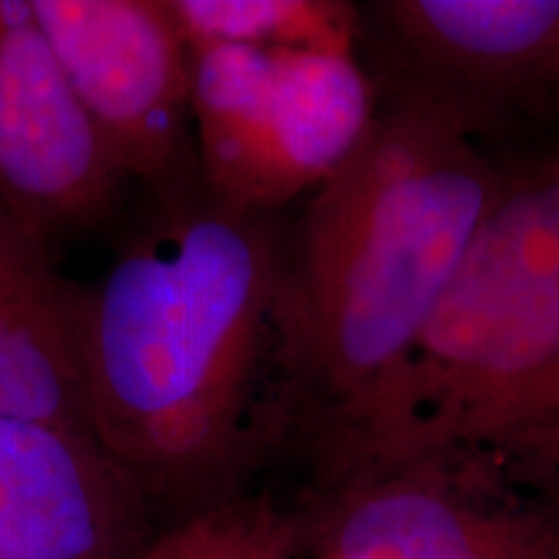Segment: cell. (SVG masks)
I'll return each instance as SVG.
<instances>
[{
	"instance_id": "6da1fadb",
	"label": "cell",
	"mask_w": 559,
	"mask_h": 559,
	"mask_svg": "<svg viewBox=\"0 0 559 559\" xmlns=\"http://www.w3.org/2000/svg\"><path fill=\"white\" fill-rule=\"evenodd\" d=\"M283 234L275 215L223 205L198 181L153 198L88 288L91 436L169 523L239 498L283 443Z\"/></svg>"
},
{
	"instance_id": "7a4b0ae2",
	"label": "cell",
	"mask_w": 559,
	"mask_h": 559,
	"mask_svg": "<svg viewBox=\"0 0 559 559\" xmlns=\"http://www.w3.org/2000/svg\"><path fill=\"white\" fill-rule=\"evenodd\" d=\"M506 166L459 115L400 91L283 234L277 419L317 456L373 404L498 200Z\"/></svg>"
},
{
	"instance_id": "3957f363",
	"label": "cell",
	"mask_w": 559,
	"mask_h": 559,
	"mask_svg": "<svg viewBox=\"0 0 559 559\" xmlns=\"http://www.w3.org/2000/svg\"><path fill=\"white\" fill-rule=\"evenodd\" d=\"M317 487L412 466L559 485V151L508 169L407 362L311 456Z\"/></svg>"
},
{
	"instance_id": "277c9868",
	"label": "cell",
	"mask_w": 559,
	"mask_h": 559,
	"mask_svg": "<svg viewBox=\"0 0 559 559\" xmlns=\"http://www.w3.org/2000/svg\"><path fill=\"white\" fill-rule=\"evenodd\" d=\"M379 111L355 52L192 50V122L205 190L254 215L313 192L342 169Z\"/></svg>"
},
{
	"instance_id": "5b68a950",
	"label": "cell",
	"mask_w": 559,
	"mask_h": 559,
	"mask_svg": "<svg viewBox=\"0 0 559 559\" xmlns=\"http://www.w3.org/2000/svg\"><path fill=\"white\" fill-rule=\"evenodd\" d=\"M32 9L128 179L153 198L202 181L192 50L169 0H32Z\"/></svg>"
},
{
	"instance_id": "8992f818",
	"label": "cell",
	"mask_w": 559,
	"mask_h": 559,
	"mask_svg": "<svg viewBox=\"0 0 559 559\" xmlns=\"http://www.w3.org/2000/svg\"><path fill=\"white\" fill-rule=\"evenodd\" d=\"M481 474L412 466L313 489L293 510L321 559H559V500L528 502Z\"/></svg>"
},
{
	"instance_id": "52a82bcc",
	"label": "cell",
	"mask_w": 559,
	"mask_h": 559,
	"mask_svg": "<svg viewBox=\"0 0 559 559\" xmlns=\"http://www.w3.org/2000/svg\"><path fill=\"white\" fill-rule=\"evenodd\" d=\"M128 181L55 58L32 0H0V205L52 243L107 218Z\"/></svg>"
},
{
	"instance_id": "ba28073f",
	"label": "cell",
	"mask_w": 559,
	"mask_h": 559,
	"mask_svg": "<svg viewBox=\"0 0 559 559\" xmlns=\"http://www.w3.org/2000/svg\"><path fill=\"white\" fill-rule=\"evenodd\" d=\"M370 11L407 70L400 91L474 130L508 104L559 88V0H386Z\"/></svg>"
},
{
	"instance_id": "9c48e42d",
	"label": "cell",
	"mask_w": 559,
	"mask_h": 559,
	"mask_svg": "<svg viewBox=\"0 0 559 559\" xmlns=\"http://www.w3.org/2000/svg\"><path fill=\"white\" fill-rule=\"evenodd\" d=\"M156 519L88 432L0 417V559H132Z\"/></svg>"
},
{
	"instance_id": "30bf717a",
	"label": "cell",
	"mask_w": 559,
	"mask_h": 559,
	"mask_svg": "<svg viewBox=\"0 0 559 559\" xmlns=\"http://www.w3.org/2000/svg\"><path fill=\"white\" fill-rule=\"evenodd\" d=\"M86 300L50 243L0 205V417L91 436Z\"/></svg>"
},
{
	"instance_id": "8fae6325",
	"label": "cell",
	"mask_w": 559,
	"mask_h": 559,
	"mask_svg": "<svg viewBox=\"0 0 559 559\" xmlns=\"http://www.w3.org/2000/svg\"><path fill=\"white\" fill-rule=\"evenodd\" d=\"M190 50L355 52L362 13L342 0H169Z\"/></svg>"
},
{
	"instance_id": "7c38bea8",
	"label": "cell",
	"mask_w": 559,
	"mask_h": 559,
	"mask_svg": "<svg viewBox=\"0 0 559 559\" xmlns=\"http://www.w3.org/2000/svg\"><path fill=\"white\" fill-rule=\"evenodd\" d=\"M300 555L293 510L243 492L166 523L132 559H293Z\"/></svg>"
},
{
	"instance_id": "4fadbf2b",
	"label": "cell",
	"mask_w": 559,
	"mask_h": 559,
	"mask_svg": "<svg viewBox=\"0 0 559 559\" xmlns=\"http://www.w3.org/2000/svg\"><path fill=\"white\" fill-rule=\"evenodd\" d=\"M311 559H321V557H311Z\"/></svg>"
}]
</instances>
